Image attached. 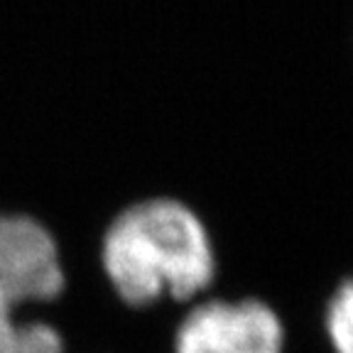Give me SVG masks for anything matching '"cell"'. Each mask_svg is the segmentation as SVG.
<instances>
[{"label": "cell", "mask_w": 353, "mask_h": 353, "mask_svg": "<svg viewBox=\"0 0 353 353\" xmlns=\"http://www.w3.org/2000/svg\"><path fill=\"white\" fill-rule=\"evenodd\" d=\"M113 290L130 307L160 297L192 299L216 277V253L206 226L187 204L154 196L113 219L101 245Z\"/></svg>", "instance_id": "cell-1"}, {"label": "cell", "mask_w": 353, "mask_h": 353, "mask_svg": "<svg viewBox=\"0 0 353 353\" xmlns=\"http://www.w3.org/2000/svg\"><path fill=\"white\" fill-rule=\"evenodd\" d=\"M64 290L59 248L39 221L0 214V353H64L61 334L47 321L25 319L28 307Z\"/></svg>", "instance_id": "cell-2"}, {"label": "cell", "mask_w": 353, "mask_h": 353, "mask_svg": "<svg viewBox=\"0 0 353 353\" xmlns=\"http://www.w3.org/2000/svg\"><path fill=\"white\" fill-rule=\"evenodd\" d=\"M174 353H285V326L260 299H211L184 316Z\"/></svg>", "instance_id": "cell-3"}, {"label": "cell", "mask_w": 353, "mask_h": 353, "mask_svg": "<svg viewBox=\"0 0 353 353\" xmlns=\"http://www.w3.org/2000/svg\"><path fill=\"white\" fill-rule=\"evenodd\" d=\"M326 334L336 353H353V280L343 282L329 299Z\"/></svg>", "instance_id": "cell-4"}]
</instances>
